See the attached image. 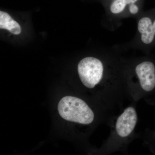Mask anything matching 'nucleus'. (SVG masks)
Masks as SVG:
<instances>
[{
	"mask_svg": "<svg viewBox=\"0 0 155 155\" xmlns=\"http://www.w3.org/2000/svg\"><path fill=\"white\" fill-rule=\"evenodd\" d=\"M0 28L8 30L13 34L19 35L21 32L19 23L8 13L2 11H0Z\"/></svg>",
	"mask_w": 155,
	"mask_h": 155,
	"instance_id": "0eeeda50",
	"label": "nucleus"
},
{
	"mask_svg": "<svg viewBox=\"0 0 155 155\" xmlns=\"http://www.w3.org/2000/svg\"></svg>",
	"mask_w": 155,
	"mask_h": 155,
	"instance_id": "1a4fd4ad",
	"label": "nucleus"
},
{
	"mask_svg": "<svg viewBox=\"0 0 155 155\" xmlns=\"http://www.w3.org/2000/svg\"><path fill=\"white\" fill-rule=\"evenodd\" d=\"M134 73L140 86L146 91H150L155 87V64L151 60H143L136 64Z\"/></svg>",
	"mask_w": 155,
	"mask_h": 155,
	"instance_id": "39448f33",
	"label": "nucleus"
},
{
	"mask_svg": "<svg viewBox=\"0 0 155 155\" xmlns=\"http://www.w3.org/2000/svg\"><path fill=\"white\" fill-rule=\"evenodd\" d=\"M99 1H100V2L102 4L104 8L109 3L114 1V0H99Z\"/></svg>",
	"mask_w": 155,
	"mask_h": 155,
	"instance_id": "6e6552de",
	"label": "nucleus"
},
{
	"mask_svg": "<svg viewBox=\"0 0 155 155\" xmlns=\"http://www.w3.org/2000/svg\"><path fill=\"white\" fill-rule=\"evenodd\" d=\"M137 122V114L134 108L129 107L118 118L116 130L119 136L125 137L133 131Z\"/></svg>",
	"mask_w": 155,
	"mask_h": 155,
	"instance_id": "423d86ee",
	"label": "nucleus"
},
{
	"mask_svg": "<svg viewBox=\"0 0 155 155\" xmlns=\"http://www.w3.org/2000/svg\"><path fill=\"white\" fill-rule=\"evenodd\" d=\"M58 110L62 118L70 122L88 125L94 119V114L87 104L75 97L62 98L58 104Z\"/></svg>",
	"mask_w": 155,
	"mask_h": 155,
	"instance_id": "f03ea898",
	"label": "nucleus"
},
{
	"mask_svg": "<svg viewBox=\"0 0 155 155\" xmlns=\"http://www.w3.org/2000/svg\"><path fill=\"white\" fill-rule=\"evenodd\" d=\"M135 19L136 31L133 38L117 45L121 51L140 50L149 54L155 48V7L143 11Z\"/></svg>",
	"mask_w": 155,
	"mask_h": 155,
	"instance_id": "f257e3e1",
	"label": "nucleus"
},
{
	"mask_svg": "<svg viewBox=\"0 0 155 155\" xmlns=\"http://www.w3.org/2000/svg\"><path fill=\"white\" fill-rule=\"evenodd\" d=\"M106 71L103 60L95 57L81 59L78 65V72L81 82L87 88H94L102 80Z\"/></svg>",
	"mask_w": 155,
	"mask_h": 155,
	"instance_id": "20e7f679",
	"label": "nucleus"
},
{
	"mask_svg": "<svg viewBox=\"0 0 155 155\" xmlns=\"http://www.w3.org/2000/svg\"><path fill=\"white\" fill-rule=\"evenodd\" d=\"M139 0H114L104 7V25L108 30L114 31L122 24V20L134 18L133 4Z\"/></svg>",
	"mask_w": 155,
	"mask_h": 155,
	"instance_id": "7ed1b4c3",
	"label": "nucleus"
}]
</instances>
